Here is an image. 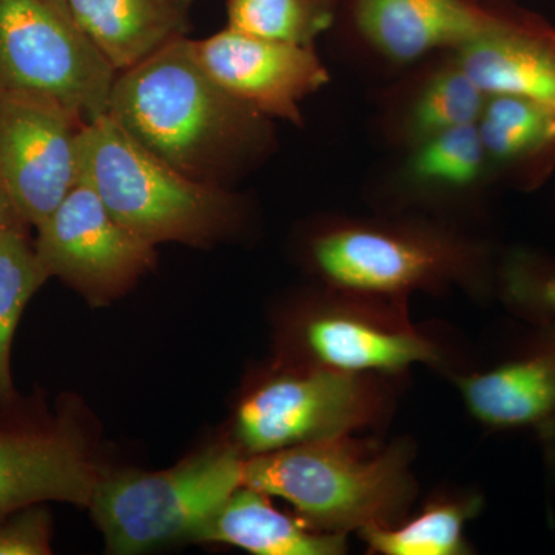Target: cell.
Here are the masks:
<instances>
[{
    "instance_id": "cell-1",
    "label": "cell",
    "mask_w": 555,
    "mask_h": 555,
    "mask_svg": "<svg viewBox=\"0 0 555 555\" xmlns=\"http://www.w3.org/2000/svg\"><path fill=\"white\" fill-rule=\"evenodd\" d=\"M107 115L164 163L207 184L221 185L270 139L269 118L222 89L185 36L120 72Z\"/></svg>"
},
{
    "instance_id": "cell-2",
    "label": "cell",
    "mask_w": 555,
    "mask_h": 555,
    "mask_svg": "<svg viewBox=\"0 0 555 555\" xmlns=\"http://www.w3.org/2000/svg\"><path fill=\"white\" fill-rule=\"evenodd\" d=\"M416 443L356 434L243 456V485L286 500L318 531L400 524L420 496Z\"/></svg>"
},
{
    "instance_id": "cell-3",
    "label": "cell",
    "mask_w": 555,
    "mask_h": 555,
    "mask_svg": "<svg viewBox=\"0 0 555 555\" xmlns=\"http://www.w3.org/2000/svg\"><path fill=\"white\" fill-rule=\"evenodd\" d=\"M309 264L321 284L339 291L411 299L494 291L488 247L447 222L427 219H341L310 236Z\"/></svg>"
},
{
    "instance_id": "cell-4",
    "label": "cell",
    "mask_w": 555,
    "mask_h": 555,
    "mask_svg": "<svg viewBox=\"0 0 555 555\" xmlns=\"http://www.w3.org/2000/svg\"><path fill=\"white\" fill-rule=\"evenodd\" d=\"M409 302L323 286L278 313L276 358L404 382L414 367L444 377L469 364L444 328L412 320Z\"/></svg>"
},
{
    "instance_id": "cell-5",
    "label": "cell",
    "mask_w": 555,
    "mask_h": 555,
    "mask_svg": "<svg viewBox=\"0 0 555 555\" xmlns=\"http://www.w3.org/2000/svg\"><path fill=\"white\" fill-rule=\"evenodd\" d=\"M79 179L112 217L152 244L204 246L238 225L241 206L222 185L185 177L101 116L79 131Z\"/></svg>"
},
{
    "instance_id": "cell-6",
    "label": "cell",
    "mask_w": 555,
    "mask_h": 555,
    "mask_svg": "<svg viewBox=\"0 0 555 555\" xmlns=\"http://www.w3.org/2000/svg\"><path fill=\"white\" fill-rule=\"evenodd\" d=\"M404 379L276 360L241 397L232 447L243 456L356 434H379Z\"/></svg>"
},
{
    "instance_id": "cell-7",
    "label": "cell",
    "mask_w": 555,
    "mask_h": 555,
    "mask_svg": "<svg viewBox=\"0 0 555 555\" xmlns=\"http://www.w3.org/2000/svg\"><path fill=\"white\" fill-rule=\"evenodd\" d=\"M240 486L243 455L218 444L160 473L102 477L89 507L109 554L147 553L193 540Z\"/></svg>"
},
{
    "instance_id": "cell-8",
    "label": "cell",
    "mask_w": 555,
    "mask_h": 555,
    "mask_svg": "<svg viewBox=\"0 0 555 555\" xmlns=\"http://www.w3.org/2000/svg\"><path fill=\"white\" fill-rule=\"evenodd\" d=\"M116 73L67 0H0V91L38 94L90 124L107 115Z\"/></svg>"
},
{
    "instance_id": "cell-9",
    "label": "cell",
    "mask_w": 555,
    "mask_h": 555,
    "mask_svg": "<svg viewBox=\"0 0 555 555\" xmlns=\"http://www.w3.org/2000/svg\"><path fill=\"white\" fill-rule=\"evenodd\" d=\"M36 257L94 306L122 297L156 262V246L124 228L86 181L38 228Z\"/></svg>"
},
{
    "instance_id": "cell-10",
    "label": "cell",
    "mask_w": 555,
    "mask_h": 555,
    "mask_svg": "<svg viewBox=\"0 0 555 555\" xmlns=\"http://www.w3.org/2000/svg\"><path fill=\"white\" fill-rule=\"evenodd\" d=\"M80 122L56 102L0 91V188L36 229L79 181Z\"/></svg>"
},
{
    "instance_id": "cell-11",
    "label": "cell",
    "mask_w": 555,
    "mask_h": 555,
    "mask_svg": "<svg viewBox=\"0 0 555 555\" xmlns=\"http://www.w3.org/2000/svg\"><path fill=\"white\" fill-rule=\"evenodd\" d=\"M193 49L222 89L266 118L301 124L299 104L331 80L312 47L259 38L230 27L193 40Z\"/></svg>"
},
{
    "instance_id": "cell-12",
    "label": "cell",
    "mask_w": 555,
    "mask_h": 555,
    "mask_svg": "<svg viewBox=\"0 0 555 555\" xmlns=\"http://www.w3.org/2000/svg\"><path fill=\"white\" fill-rule=\"evenodd\" d=\"M521 352L448 372L467 415L488 430H532L555 438V324Z\"/></svg>"
},
{
    "instance_id": "cell-13",
    "label": "cell",
    "mask_w": 555,
    "mask_h": 555,
    "mask_svg": "<svg viewBox=\"0 0 555 555\" xmlns=\"http://www.w3.org/2000/svg\"><path fill=\"white\" fill-rule=\"evenodd\" d=\"M102 476L73 426H0V521L42 502L90 506Z\"/></svg>"
},
{
    "instance_id": "cell-14",
    "label": "cell",
    "mask_w": 555,
    "mask_h": 555,
    "mask_svg": "<svg viewBox=\"0 0 555 555\" xmlns=\"http://www.w3.org/2000/svg\"><path fill=\"white\" fill-rule=\"evenodd\" d=\"M513 11L483 0H356L358 31L387 60L412 62L473 42L505 24Z\"/></svg>"
},
{
    "instance_id": "cell-15",
    "label": "cell",
    "mask_w": 555,
    "mask_h": 555,
    "mask_svg": "<svg viewBox=\"0 0 555 555\" xmlns=\"http://www.w3.org/2000/svg\"><path fill=\"white\" fill-rule=\"evenodd\" d=\"M454 62L486 98H525L555 107V33L532 17L511 14L455 50Z\"/></svg>"
},
{
    "instance_id": "cell-16",
    "label": "cell",
    "mask_w": 555,
    "mask_h": 555,
    "mask_svg": "<svg viewBox=\"0 0 555 555\" xmlns=\"http://www.w3.org/2000/svg\"><path fill=\"white\" fill-rule=\"evenodd\" d=\"M73 16L116 72L184 38L196 0H67Z\"/></svg>"
},
{
    "instance_id": "cell-17",
    "label": "cell",
    "mask_w": 555,
    "mask_h": 555,
    "mask_svg": "<svg viewBox=\"0 0 555 555\" xmlns=\"http://www.w3.org/2000/svg\"><path fill=\"white\" fill-rule=\"evenodd\" d=\"M272 496L240 486L201 526L193 542L224 543L257 555H345L349 535L318 531L281 513Z\"/></svg>"
},
{
    "instance_id": "cell-18",
    "label": "cell",
    "mask_w": 555,
    "mask_h": 555,
    "mask_svg": "<svg viewBox=\"0 0 555 555\" xmlns=\"http://www.w3.org/2000/svg\"><path fill=\"white\" fill-rule=\"evenodd\" d=\"M483 495L469 488H441L400 524L358 532L372 555H470L466 528L483 511Z\"/></svg>"
},
{
    "instance_id": "cell-19",
    "label": "cell",
    "mask_w": 555,
    "mask_h": 555,
    "mask_svg": "<svg viewBox=\"0 0 555 555\" xmlns=\"http://www.w3.org/2000/svg\"><path fill=\"white\" fill-rule=\"evenodd\" d=\"M24 225L16 217L0 230V406H10L16 398L11 377V345L17 323L33 295L49 280Z\"/></svg>"
},
{
    "instance_id": "cell-20",
    "label": "cell",
    "mask_w": 555,
    "mask_h": 555,
    "mask_svg": "<svg viewBox=\"0 0 555 555\" xmlns=\"http://www.w3.org/2000/svg\"><path fill=\"white\" fill-rule=\"evenodd\" d=\"M477 129L488 159L517 163L555 144V107L525 98L491 96Z\"/></svg>"
},
{
    "instance_id": "cell-21",
    "label": "cell",
    "mask_w": 555,
    "mask_h": 555,
    "mask_svg": "<svg viewBox=\"0 0 555 555\" xmlns=\"http://www.w3.org/2000/svg\"><path fill=\"white\" fill-rule=\"evenodd\" d=\"M486 160L477 124L456 127L416 142L409 182L427 192H466L480 181Z\"/></svg>"
},
{
    "instance_id": "cell-22",
    "label": "cell",
    "mask_w": 555,
    "mask_h": 555,
    "mask_svg": "<svg viewBox=\"0 0 555 555\" xmlns=\"http://www.w3.org/2000/svg\"><path fill=\"white\" fill-rule=\"evenodd\" d=\"M228 10L233 30L312 47L334 24L337 0H229Z\"/></svg>"
},
{
    "instance_id": "cell-23",
    "label": "cell",
    "mask_w": 555,
    "mask_h": 555,
    "mask_svg": "<svg viewBox=\"0 0 555 555\" xmlns=\"http://www.w3.org/2000/svg\"><path fill=\"white\" fill-rule=\"evenodd\" d=\"M488 98L455 62L437 69L416 94L408 115V137L423 141L456 127L474 126Z\"/></svg>"
},
{
    "instance_id": "cell-24",
    "label": "cell",
    "mask_w": 555,
    "mask_h": 555,
    "mask_svg": "<svg viewBox=\"0 0 555 555\" xmlns=\"http://www.w3.org/2000/svg\"><path fill=\"white\" fill-rule=\"evenodd\" d=\"M503 301L532 323L555 324V270L517 257L507 261L499 278Z\"/></svg>"
},
{
    "instance_id": "cell-25",
    "label": "cell",
    "mask_w": 555,
    "mask_h": 555,
    "mask_svg": "<svg viewBox=\"0 0 555 555\" xmlns=\"http://www.w3.org/2000/svg\"><path fill=\"white\" fill-rule=\"evenodd\" d=\"M49 514L30 506L0 525V555L51 554Z\"/></svg>"
},
{
    "instance_id": "cell-26",
    "label": "cell",
    "mask_w": 555,
    "mask_h": 555,
    "mask_svg": "<svg viewBox=\"0 0 555 555\" xmlns=\"http://www.w3.org/2000/svg\"><path fill=\"white\" fill-rule=\"evenodd\" d=\"M17 215L14 214L13 207H11L9 198H7L5 193H3L2 188H0V230H2L3 225L10 221V219L16 218Z\"/></svg>"
}]
</instances>
